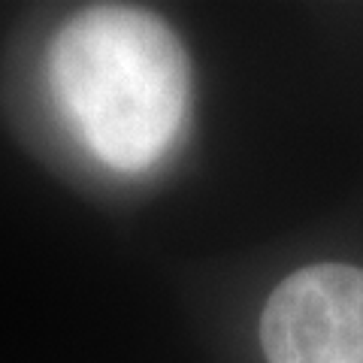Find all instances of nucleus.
Masks as SVG:
<instances>
[{
    "instance_id": "f257e3e1",
    "label": "nucleus",
    "mask_w": 363,
    "mask_h": 363,
    "mask_svg": "<svg viewBox=\"0 0 363 363\" xmlns=\"http://www.w3.org/2000/svg\"><path fill=\"white\" fill-rule=\"evenodd\" d=\"M49 82L94 157L121 173L157 164L185 124L188 55L164 18L133 6H88L52 43Z\"/></svg>"
},
{
    "instance_id": "f03ea898",
    "label": "nucleus",
    "mask_w": 363,
    "mask_h": 363,
    "mask_svg": "<svg viewBox=\"0 0 363 363\" xmlns=\"http://www.w3.org/2000/svg\"><path fill=\"white\" fill-rule=\"evenodd\" d=\"M260 342L267 363H363V269L315 264L281 279Z\"/></svg>"
}]
</instances>
